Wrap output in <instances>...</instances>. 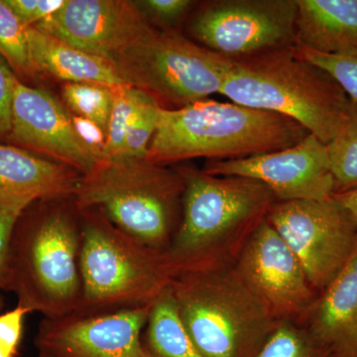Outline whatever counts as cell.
<instances>
[{"instance_id": "cell-15", "label": "cell", "mask_w": 357, "mask_h": 357, "mask_svg": "<svg viewBox=\"0 0 357 357\" xmlns=\"http://www.w3.org/2000/svg\"><path fill=\"white\" fill-rule=\"evenodd\" d=\"M11 139L50 155L82 176L103 160L79 137L72 117L50 93L16 79L11 107Z\"/></svg>"}, {"instance_id": "cell-21", "label": "cell", "mask_w": 357, "mask_h": 357, "mask_svg": "<svg viewBox=\"0 0 357 357\" xmlns=\"http://www.w3.org/2000/svg\"><path fill=\"white\" fill-rule=\"evenodd\" d=\"M112 112L103 148L105 161L119 158L131 124L149 95L130 86H112Z\"/></svg>"}, {"instance_id": "cell-35", "label": "cell", "mask_w": 357, "mask_h": 357, "mask_svg": "<svg viewBox=\"0 0 357 357\" xmlns=\"http://www.w3.org/2000/svg\"><path fill=\"white\" fill-rule=\"evenodd\" d=\"M38 357H48V356H45V354H41V352H39V354H38Z\"/></svg>"}, {"instance_id": "cell-24", "label": "cell", "mask_w": 357, "mask_h": 357, "mask_svg": "<svg viewBox=\"0 0 357 357\" xmlns=\"http://www.w3.org/2000/svg\"><path fill=\"white\" fill-rule=\"evenodd\" d=\"M0 56L17 74L34 76L28 48L27 27L4 0H0Z\"/></svg>"}, {"instance_id": "cell-6", "label": "cell", "mask_w": 357, "mask_h": 357, "mask_svg": "<svg viewBox=\"0 0 357 357\" xmlns=\"http://www.w3.org/2000/svg\"><path fill=\"white\" fill-rule=\"evenodd\" d=\"M184 181L177 171L145 159L103 161L82 176L74 195L79 210H98L115 227L163 252L178 227Z\"/></svg>"}, {"instance_id": "cell-33", "label": "cell", "mask_w": 357, "mask_h": 357, "mask_svg": "<svg viewBox=\"0 0 357 357\" xmlns=\"http://www.w3.org/2000/svg\"><path fill=\"white\" fill-rule=\"evenodd\" d=\"M72 119L79 137L91 149L102 155L103 158V148H105V140H107V132L95 122L84 119V117H72Z\"/></svg>"}, {"instance_id": "cell-16", "label": "cell", "mask_w": 357, "mask_h": 357, "mask_svg": "<svg viewBox=\"0 0 357 357\" xmlns=\"http://www.w3.org/2000/svg\"><path fill=\"white\" fill-rule=\"evenodd\" d=\"M301 326L328 357H357V252Z\"/></svg>"}, {"instance_id": "cell-4", "label": "cell", "mask_w": 357, "mask_h": 357, "mask_svg": "<svg viewBox=\"0 0 357 357\" xmlns=\"http://www.w3.org/2000/svg\"><path fill=\"white\" fill-rule=\"evenodd\" d=\"M220 93L244 107L292 119L326 145L351 112L352 100L342 86L301 57L295 45L234 60Z\"/></svg>"}, {"instance_id": "cell-7", "label": "cell", "mask_w": 357, "mask_h": 357, "mask_svg": "<svg viewBox=\"0 0 357 357\" xmlns=\"http://www.w3.org/2000/svg\"><path fill=\"white\" fill-rule=\"evenodd\" d=\"M81 211L82 298L75 314L149 306L171 282L163 255L122 231L98 210Z\"/></svg>"}, {"instance_id": "cell-32", "label": "cell", "mask_w": 357, "mask_h": 357, "mask_svg": "<svg viewBox=\"0 0 357 357\" xmlns=\"http://www.w3.org/2000/svg\"><path fill=\"white\" fill-rule=\"evenodd\" d=\"M17 77L0 56V137L9 135L11 130V107L14 84Z\"/></svg>"}, {"instance_id": "cell-22", "label": "cell", "mask_w": 357, "mask_h": 357, "mask_svg": "<svg viewBox=\"0 0 357 357\" xmlns=\"http://www.w3.org/2000/svg\"><path fill=\"white\" fill-rule=\"evenodd\" d=\"M335 194L357 188V102L352 100L349 121L326 145Z\"/></svg>"}, {"instance_id": "cell-11", "label": "cell", "mask_w": 357, "mask_h": 357, "mask_svg": "<svg viewBox=\"0 0 357 357\" xmlns=\"http://www.w3.org/2000/svg\"><path fill=\"white\" fill-rule=\"evenodd\" d=\"M234 267L277 321L302 326L318 299L297 256L267 218L249 237Z\"/></svg>"}, {"instance_id": "cell-28", "label": "cell", "mask_w": 357, "mask_h": 357, "mask_svg": "<svg viewBox=\"0 0 357 357\" xmlns=\"http://www.w3.org/2000/svg\"><path fill=\"white\" fill-rule=\"evenodd\" d=\"M36 199L27 197L0 195V310L3 307L4 279H6L9 243L14 227L23 211Z\"/></svg>"}, {"instance_id": "cell-23", "label": "cell", "mask_w": 357, "mask_h": 357, "mask_svg": "<svg viewBox=\"0 0 357 357\" xmlns=\"http://www.w3.org/2000/svg\"><path fill=\"white\" fill-rule=\"evenodd\" d=\"M66 103L79 116L95 122L107 132L112 112V86L95 83H68L63 86Z\"/></svg>"}, {"instance_id": "cell-1", "label": "cell", "mask_w": 357, "mask_h": 357, "mask_svg": "<svg viewBox=\"0 0 357 357\" xmlns=\"http://www.w3.org/2000/svg\"><path fill=\"white\" fill-rule=\"evenodd\" d=\"M178 172L185 185L182 215L170 245L162 252L171 279L231 266L276 198L255 178L213 176L192 168Z\"/></svg>"}, {"instance_id": "cell-9", "label": "cell", "mask_w": 357, "mask_h": 357, "mask_svg": "<svg viewBox=\"0 0 357 357\" xmlns=\"http://www.w3.org/2000/svg\"><path fill=\"white\" fill-rule=\"evenodd\" d=\"M267 220L297 256L319 293L344 271L357 252V229L333 199L276 202Z\"/></svg>"}, {"instance_id": "cell-25", "label": "cell", "mask_w": 357, "mask_h": 357, "mask_svg": "<svg viewBox=\"0 0 357 357\" xmlns=\"http://www.w3.org/2000/svg\"><path fill=\"white\" fill-rule=\"evenodd\" d=\"M257 357H328L314 344L304 328L279 321Z\"/></svg>"}, {"instance_id": "cell-26", "label": "cell", "mask_w": 357, "mask_h": 357, "mask_svg": "<svg viewBox=\"0 0 357 357\" xmlns=\"http://www.w3.org/2000/svg\"><path fill=\"white\" fill-rule=\"evenodd\" d=\"M301 57L326 70L357 102V50L342 54H321L295 46Z\"/></svg>"}, {"instance_id": "cell-30", "label": "cell", "mask_w": 357, "mask_h": 357, "mask_svg": "<svg viewBox=\"0 0 357 357\" xmlns=\"http://www.w3.org/2000/svg\"><path fill=\"white\" fill-rule=\"evenodd\" d=\"M66 0H4L26 26L33 27L60 10Z\"/></svg>"}, {"instance_id": "cell-13", "label": "cell", "mask_w": 357, "mask_h": 357, "mask_svg": "<svg viewBox=\"0 0 357 357\" xmlns=\"http://www.w3.org/2000/svg\"><path fill=\"white\" fill-rule=\"evenodd\" d=\"M149 306L109 314L44 318L35 345L48 357H141Z\"/></svg>"}, {"instance_id": "cell-8", "label": "cell", "mask_w": 357, "mask_h": 357, "mask_svg": "<svg viewBox=\"0 0 357 357\" xmlns=\"http://www.w3.org/2000/svg\"><path fill=\"white\" fill-rule=\"evenodd\" d=\"M110 62L128 86L146 93L161 109H178L220 93L234 60L151 26Z\"/></svg>"}, {"instance_id": "cell-17", "label": "cell", "mask_w": 357, "mask_h": 357, "mask_svg": "<svg viewBox=\"0 0 357 357\" xmlns=\"http://www.w3.org/2000/svg\"><path fill=\"white\" fill-rule=\"evenodd\" d=\"M82 175L62 163L0 144V195L38 199L70 198Z\"/></svg>"}, {"instance_id": "cell-34", "label": "cell", "mask_w": 357, "mask_h": 357, "mask_svg": "<svg viewBox=\"0 0 357 357\" xmlns=\"http://www.w3.org/2000/svg\"><path fill=\"white\" fill-rule=\"evenodd\" d=\"M333 199L347 211L357 229V188L333 195Z\"/></svg>"}, {"instance_id": "cell-14", "label": "cell", "mask_w": 357, "mask_h": 357, "mask_svg": "<svg viewBox=\"0 0 357 357\" xmlns=\"http://www.w3.org/2000/svg\"><path fill=\"white\" fill-rule=\"evenodd\" d=\"M33 27L74 48L110 61L151 25L134 1L66 0L60 10Z\"/></svg>"}, {"instance_id": "cell-29", "label": "cell", "mask_w": 357, "mask_h": 357, "mask_svg": "<svg viewBox=\"0 0 357 357\" xmlns=\"http://www.w3.org/2000/svg\"><path fill=\"white\" fill-rule=\"evenodd\" d=\"M28 314L24 307L17 306L0 316V357L17 356Z\"/></svg>"}, {"instance_id": "cell-3", "label": "cell", "mask_w": 357, "mask_h": 357, "mask_svg": "<svg viewBox=\"0 0 357 357\" xmlns=\"http://www.w3.org/2000/svg\"><path fill=\"white\" fill-rule=\"evenodd\" d=\"M309 134L284 115L206 98L182 109H160L145 160L166 166L196 158H248L287 149Z\"/></svg>"}, {"instance_id": "cell-31", "label": "cell", "mask_w": 357, "mask_h": 357, "mask_svg": "<svg viewBox=\"0 0 357 357\" xmlns=\"http://www.w3.org/2000/svg\"><path fill=\"white\" fill-rule=\"evenodd\" d=\"M134 2L148 21L153 20L164 25L175 23L195 3L190 0H143Z\"/></svg>"}, {"instance_id": "cell-2", "label": "cell", "mask_w": 357, "mask_h": 357, "mask_svg": "<svg viewBox=\"0 0 357 357\" xmlns=\"http://www.w3.org/2000/svg\"><path fill=\"white\" fill-rule=\"evenodd\" d=\"M68 199H53L34 215L23 211L9 243L3 291L46 319L75 314L81 302V211Z\"/></svg>"}, {"instance_id": "cell-5", "label": "cell", "mask_w": 357, "mask_h": 357, "mask_svg": "<svg viewBox=\"0 0 357 357\" xmlns=\"http://www.w3.org/2000/svg\"><path fill=\"white\" fill-rule=\"evenodd\" d=\"M170 288L181 321L204 357H257L279 323L234 265L177 275Z\"/></svg>"}, {"instance_id": "cell-27", "label": "cell", "mask_w": 357, "mask_h": 357, "mask_svg": "<svg viewBox=\"0 0 357 357\" xmlns=\"http://www.w3.org/2000/svg\"><path fill=\"white\" fill-rule=\"evenodd\" d=\"M160 109L161 107L151 96L143 103L129 128L123 148L116 160L146 158L148 147L158 123Z\"/></svg>"}, {"instance_id": "cell-20", "label": "cell", "mask_w": 357, "mask_h": 357, "mask_svg": "<svg viewBox=\"0 0 357 357\" xmlns=\"http://www.w3.org/2000/svg\"><path fill=\"white\" fill-rule=\"evenodd\" d=\"M141 357H204L181 321L170 285L150 305Z\"/></svg>"}, {"instance_id": "cell-18", "label": "cell", "mask_w": 357, "mask_h": 357, "mask_svg": "<svg viewBox=\"0 0 357 357\" xmlns=\"http://www.w3.org/2000/svg\"><path fill=\"white\" fill-rule=\"evenodd\" d=\"M295 46L321 54L357 50V0H296Z\"/></svg>"}, {"instance_id": "cell-19", "label": "cell", "mask_w": 357, "mask_h": 357, "mask_svg": "<svg viewBox=\"0 0 357 357\" xmlns=\"http://www.w3.org/2000/svg\"><path fill=\"white\" fill-rule=\"evenodd\" d=\"M27 40L35 74L46 73L68 83L128 86L107 59L74 48L35 27H27Z\"/></svg>"}, {"instance_id": "cell-12", "label": "cell", "mask_w": 357, "mask_h": 357, "mask_svg": "<svg viewBox=\"0 0 357 357\" xmlns=\"http://www.w3.org/2000/svg\"><path fill=\"white\" fill-rule=\"evenodd\" d=\"M204 172L213 176H237L263 183L277 202L326 199L335 194L328 147L312 134L298 144L248 157L208 161Z\"/></svg>"}, {"instance_id": "cell-10", "label": "cell", "mask_w": 357, "mask_h": 357, "mask_svg": "<svg viewBox=\"0 0 357 357\" xmlns=\"http://www.w3.org/2000/svg\"><path fill=\"white\" fill-rule=\"evenodd\" d=\"M296 0H218L206 4L191 30L202 46L231 60L295 45Z\"/></svg>"}]
</instances>
